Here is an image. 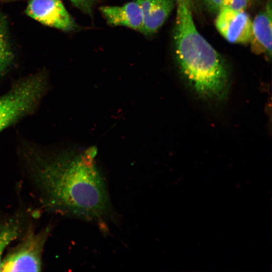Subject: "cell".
<instances>
[{
    "mask_svg": "<svg viewBox=\"0 0 272 272\" xmlns=\"http://www.w3.org/2000/svg\"><path fill=\"white\" fill-rule=\"evenodd\" d=\"M141 8L145 35L156 33L165 22L173 8L172 0H136Z\"/></svg>",
    "mask_w": 272,
    "mask_h": 272,
    "instance_id": "obj_9",
    "label": "cell"
},
{
    "mask_svg": "<svg viewBox=\"0 0 272 272\" xmlns=\"http://www.w3.org/2000/svg\"><path fill=\"white\" fill-rule=\"evenodd\" d=\"M249 0H226L224 8L238 11H244Z\"/></svg>",
    "mask_w": 272,
    "mask_h": 272,
    "instance_id": "obj_13",
    "label": "cell"
},
{
    "mask_svg": "<svg viewBox=\"0 0 272 272\" xmlns=\"http://www.w3.org/2000/svg\"><path fill=\"white\" fill-rule=\"evenodd\" d=\"M48 230L36 233L29 228L22 241L3 260L1 271L41 270V255Z\"/></svg>",
    "mask_w": 272,
    "mask_h": 272,
    "instance_id": "obj_4",
    "label": "cell"
},
{
    "mask_svg": "<svg viewBox=\"0 0 272 272\" xmlns=\"http://www.w3.org/2000/svg\"><path fill=\"white\" fill-rule=\"evenodd\" d=\"M26 14L43 25L68 32L77 25L61 0H29Z\"/></svg>",
    "mask_w": 272,
    "mask_h": 272,
    "instance_id": "obj_5",
    "label": "cell"
},
{
    "mask_svg": "<svg viewBox=\"0 0 272 272\" xmlns=\"http://www.w3.org/2000/svg\"><path fill=\"white\" fill-rule=\"evenodd\" d=\"M215 25L219 33L230 43L245 44L250 41L252 21L244 11L223 8L218 13Z\"/></svg>",
    "mask_w": 272,
    "mask_h": 272,
    "instance_id": "obj_6",
    "label": "cell"
},
{
    "mask_svg": "<svg viewBox=\"0 0 272 272\" xmlns=\"http://www.w3.org/2000/svg\"><path fill=\"white\" fill-rule=\"evenodd\" d=\"M0 225V271L2 269V256L6 248L20 235L21 224L18 219H12Z\"/></svg>",
    "mask_w": 272,
    "mask_h": 272,
    "instance_id": "obj_11",
    "label": "cell"
},
{
    "mask_svg": "<svg viewBox=\"0 0 272 272\" xmlns=\"http://www.w3.org/2000/svg\"><path fill=\"white\" fill-rule=\"evenodd\" d=\"M271 3L270 0L264 10L258 14L252 22V33L249 42L251 50L256 54L271 55Z\"/></svg>",
    "mask_w": 272,
    "mask_h": 272,
    "instance_id": "obj_8",
    "label": "cell"
},
{
    "mask_svg": "<svg viewBox=\"0 0 272 272\" xmlns=\"http://www.w3.org/2000/svg\"><path fill=\"white\" fill-rule=\"evenodd\" d=\"M174 32L176 59L189 87L200 97L222 101L229 88L227 66L220 54L197 31L189 2L177 0Z\"/></svg>",
    "mask_w": 272,
    "mask_h": 272,
    "instance_id": "obj_2",
    "label": "cell"
},
{
    "mask_svg": "<svg viewBox=\"0 0 272 272\" xmlns=\"http://www.w3.org/2000/svg\"></svg>",
    "mask_w": 272,
    "mask_h": 272,
    "instance_id": "obj_17",
    "label": "cell"
},
{
    "mask_svg": "<svg viewBox=\"0 0 272 272\" xmlns=\"http://www.w3.org/2000/svg\"><path fill=\"white\" fill-rule=\"evenodd\" d=\"M72 4L83 13L91 16L94 5L99 0H69Z\"/></svg>",
    "mask_w": 272,
    "mask_h": 272,
    "instance_id": "obj_12",
    "label": "cell"
},
{
    "mask_svg": "<svg viewBox=\"0 0 272 272\" xmlns=\"http://www.w3.org/2000/svg\"><path fill=\"white\" fill-rule=\"evenodd\" d=\"M14 58L8 21L0 11V75L10 67Z\"/></svg>",
    "mask_w": 272,
    "mask_h": 272,
    "instance_id": "obj_10",
    "label": "cell"
},
{
    "mask_svg": "<svg viewBox=\"0 0 272 272\" xmlns=\"http://www.w3.org/2000/svg\"><path fill=\"white\" fill-rule=\"evenodd\" d=\"M100 11L110 25L124 26L143 33V16L136 0L121 6H102Z\"/></svg>",
    "mask_w": 272,
    "mask_h": 272,
    "instance_id": "obj_7",
    "label": "cell"
},
{
    "mask_svg": "<svg viewBox=\"0 0 272 272\" xmlns=\"http://www.w3.org/2000/svg\"><path fill=\"white\" fill-rule=\"evenodd\" d=\"M224 0H203L208 9L213 13H218L224 8Z\"/></svg>",
    "mask_w": 272,
    "mask_h": 272,
    "instance_id": "obj_14",
    "label": "cell"
},
{
    "mask_svg": "<svg viewBox=\"0 0 272 272\" xmlns=\"http://www.w3.org/2000/svg\"><path fill=\"white\" fill-rule=\"evenodd\" d=\"M9 1H10V0H9Z\"/></svg>",
    "mask_w": 272,
    "mask_h": 272,
    "instance_id": "obj_16",
    "label": "cell"
},
{
    "mask_svg": "<svg viewBox=\"0 0 272 272\" xmlns=\"http://www.w3.org/2000/svg\"><path fill=\"white\" fill-rule=\"evenodd\" d=\"M183 1H186V2H189V0H183Z\"/></svg>",
    "mask_w": 272,
    "mask_h": 272,
    "instance_id": "obj_15",
    "label": "cell"
},
{
    "mask_svg": "<svg viewBox=\"0 0 272 272\" xmlns=\"http://www.w3.org/2000/svg\"><path fill=\"white\" fill-rule=\"evenodd\" d=\"M35 180L48 205L83 220H102L111 212L107 186L91 154H64L36 158Z\"/></svg>",
    "mask_w": 272,
    "mask_h": 272,
    "instance_id": "obj_1",
    "label": "cell"
},
{
    "mask_svg": "<svg viewBox=\"0 0 272 272\" xmlns=\"http://www.w3.org/2000/svg\"><path fill=\"white\" fill-rule=\"evenodd\" d=\"M46 85L45 75L38 73L21 80L0 96V132L34 110Z\"/></svg>",
    "mask_w": 272,
    "mask_h": 272,
    "instance_id": "obj_3",
    "label": "cell"
}]
</instances>
